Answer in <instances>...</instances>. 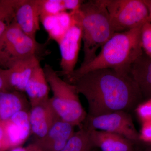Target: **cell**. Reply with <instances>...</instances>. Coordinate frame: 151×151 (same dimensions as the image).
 Wrapping results in <instances>:
<instances>
[{
    "mask_svg": "<svg viewBox=\"0 0 151 151\" xmlns=\"http://www.w3.org/2000/svg\"><path fill=\"white\" fill-rule=\"evenodd\" d=\"M67 82L86 98L87 116L90 117L127 112L137 105L142 96L130 73L110 68L90 71Z\"/></svg>",
    "mask_w": 151,
    "mask_h": 151,
    "instance_id": "6da1fadb",
    "label": "cell"
},
{
    "mask_svg": "<svg viewBox=\"0 0 151 151\" xmlns=\"http://www.w3.org/2000/svg\"><path fill=\"white\" fill-rule=\"evenodd\" d=\"M142 27L115 33L101 47L100 53L93 60L65 76V80L70 81L90 71L105 68L130 73L133 63L143 54Z\"/></svg>",
    "mask_w": 151,
    "mask_h": 151,
    "instance_id": "7a4b0ae2",
    "label": "cell"
},
{
    "mask_svg": "<svg viewBox=\"0 0 151 151\" xmlns=\"http://www.w3.org/2000/svg\"><path fill=\"white\" fill-rule=\"evenodd\" d=\"M72 12L82 28L84 59L80 66H83L95 58L97 50L115 33L104 0L84 2L78 10Z\"/></svg>",
    "mask_w": 151,
    "mask_h": 151,
    "instance_id": "3957f363",
    "label": "cell"
},
{
    "mask_svg": "<svg viewBox=\"0 0 151 151\" xmlns=\"http://www.w3.org/2000/svg\"><path fill=\"white\" fill-rule=\"evenodd\" d=\"M43 69L52 93L50 101L57 116L74 127L81 125L87 114L81 105L75 86L60 78L50 65L45 64Z\"/></svg>",
    "mask_w": 151,
    "mask_h": 151,
    "instance_id": "277c9868",
    "label": "cell"
},
{
    "mask_svg": "<svg viewBox=\"0 0 151 151\" xmlns=\"http://www.w3.org/2000/svg\"><path fill=\"white\" fill-rule=\"evenodd\" d=\"M115 33L124 32L151 22L142 0H104Z\"/></svg>",
    "mask_w": 151,
    "mask_h": 151,
    "instance_id": "5b68a950",
    "label": "cell"
},
{
    "mask_svg": "<svg viewBox=\"0 0 151 151\" xmlns=\"http://www.w3.org/2000/svg\"><path fill=\"white\" fill-rule=\"evenodd\" d=\"M40 48L35 38L24 32L14 21L0 38V65L7 69L19 60L37 56Z\"/></svg>",
    "mask_w": 151,
    "mask_h": 151,
    "instance_id": "8992f818",
    "label": "cell"
},
{
    "mask_svg": "<svg viewBox=\"0 0 151 151\" xmlns=\"http://www.w3.org/2000/svg\"><path fill=\"white\" fill-rule=\"evenodd\" d=\"M83 127L114 133L123 136L133 142L140 139L131 116L124 111H117L97 117L87 116Z\"/></svg>",
    "mask_w": 151,
    "mask_h": 151,
    "instance_id": "52a82bcc",
    "label": "cell"
},
{
    "mask_svg": "<svg viewBox=\"0 0 151 151\" xmlns=\"http://www.w3.org/2000/svg\"><path fill=\"white\" fill-rule=\"evenodd\" d=\"M70 13L73 16V23L58 43L61 55L60 73L65 76L70 75L75 70L82 41L81 24L75 14Z\"/></svg>",
    "mask_w": 151,
    "mask_h": 151,
    "instance_id": "ba28073f",
    "label": "cell"
},
{
    "mask_svg": "<svg viewBox=\"0 0 151 151\" xmlns=\"http://www.w3.org/2000/svg\"><path fill=\"white\" fill-rule=\"evenodd\" d=\"M40 21L39 0H16L14 22L24 32L35 38Z\"/></svg>",
    "mask_w": 151,
    "mask_h": 151,
    "instance_id": "9c48e42d",
    "label": "cell"
},
{
    "mask_svg": "<svg viewBox=\"0 0 151 151\" xmlns=\"http://www.w3.org/2000/svg\"><path fill=\"white\" fill-rule=\"evenodd\" d=\"M73 125L59 119L52 125L46 134L34 142L42 151H60L74 132Z\"/></svg>",
    "mask_w": 151,
    "mask_h": 151,
    "instance_id": "30bf717a",
    "label": "cell"
},
{
    "mask_svg": "<svg viewBox=\"0 0 151 151\" xmlns=\"http://www.w3.org/2000/svg\"><path fill=\"white\" fill-rule=\"evenodd\" d=\"M31 133L36 139L43 137L52 125L60 119L52 106L50 99L31 107L29 112Z\"/></svg>",
    "mask_w": 151,
    "mask_h": 151,
    "instance_id": "8fae6325",
    "label": "cell"
},
{
    "mask_svg": "<svg viewBox=\"0 0 151 151\" xmlns=\"http://www.w3.org/2000/svg\"><path fill=\"white\" fill-rule=\"evenodd\" d=\"M40 65L37 55H32L19 60L7 69L12 90L24 92L29 80L36 68Z\"/></svg>",
    "mask_w": 151,
    "mask_h": 151,
    "instance_id": "7c38bea8",
    "label": "cell"
},
{
    "mask_svg": "<svg viewBox=\"0 0 151 151\" xmlns=\"http://www.w3.org/2000/svg\"><path fill=\"white\" fill-rule=\"evenodd\" d=\"M31 105L24 92L15 90L0 92V122L9 121L19 111H29Z\"/></svg>",
    "mask_w": 151,
    "mask_h": 151,
    "instance_id": "4fadbf2b",
    "label": "cell"
},
{
    "mask_svg": "<svg viewBox=\"0 0 151 151\" xmlns=\"http://www.w3.org/2000/svg\"><path fill=\"white\" fill-rule=\"evenodd\" d=\"M88 131L94 147L102 151H133L134 142L123 136L105 131Z\"/></svg>",
    "mask_w": 151,
    "mask_h": 151,
    "instance_id": "5bb4252c",
    "label": "cell"
},
{
    "mask_svg": "<svg viewBox=\"0 0 151 151\" xmlns=\"http://www.w3.org/2000/svg\"><path fill=\"white\" fill-rule=\"evenodd\" d=\"M50 89L43 68L40 65L35 70L25 89L31 107L49 100Z\"/></svg>",
    "mask_w": 151,
    "mask_h": 151,
    "instance_id": "9a60e30c",
    "label": "cell"
},
{
    "mask_svg": "<svg viewBox=\"0 0 151 151\" xmlns=\"http://www.w3.org/2000/svg\"><path fill=\"white\" fill-rule=\"evenodd\" d=\"M130 74L142 95L151 99V58L141 55L132 65Z\"/></svg>",
    "mask_w": 151,
    "mask_h": 151,
    "instance_id": "2e32d148",
    "label": "cell"
},
{
    "mask_svg": "<svg viewBox=\"0 0 151 151\" xmlns=\"http://www.w3.org/2000/svg\"><path fill=\"white\" fill-rule=\"evenodd\" d=\"M94 147L89 131L81 127L73 136L60 151H93Z\"/></svg>",
    "mask_w": 151,
    "mask_h": 151,
    "instance_id": "e0dca14e",
    "label": "cell"
},
{
    "mask_svg": "<svg viewBox=\"0 0 151 151\" xmlns=\"http://www.w3.org/2000/svg\"><path fill=\"white\" fill-rule=\"evenodd\" d=\"M16 0H0V38L14 21Z\"/></svg>",
    "mask_w": 151,
    "mask_h": 151,
    "instance_id": "ac0fdd59",
    "label": "cell"
},
{
    "mask_svg": "<svg viewBox=\"0 0 151 151\" xmlns=\"http://www.w3.org/2000/svg\"><path fill=\"white\" fill-rule=\"evenodd\" d=\"M29 112L24 111H19L10 119L17 127L24 142L31 133Z\"/></svg>",
    "mask_w": 151,
    "mask_h": 151,
    "instance_id": "d6986e66",
    "label": "cell"
},
{
    "mask_svg": "<svg viewBox=\"0 0 151 151\" xmlns=\"http://www.w3.org/2000/svg\"><path fill=\"white\" fill-rule=\"evenodd\" d=\"M40 17L55 16L63 12L64 9L63 0H39Z\"/></svg>",
    "mask_w": 151,
    "mask_h": 151,
    "instance_id": "ffe728a7",
    "label": "cell"
},
{
    "mask_svg": "<svg viewBox=\"0 0 151 151\" xmlns=\"http://www.w3.org/2000/svg\"><path fill=\"white\" fill-rule=\"evenodd\" d=\"M136 112L143 123L151 122V99L138 105Z\"/></svg>",
    "mask_w": 151,
    "mask_h": 151,
    "instance_id": "44dd1931",
    "label": "cell"
},
{
    "mask_svg": "<svg viewBox=\"0 0 151 151\" xmlns=\"http://www.w3.org/2000/svg\"><path fill=\"white\" fill-rule=\"evenodd\" d=\"M11 150L6 134L5 122H0V151H10Z\"/></svg>",
    "mask_w": 151,
    "mask_h": 151,
    "instance_id": "7402d4cb",
    "label": "cell"
},
{
    "mask_svg": "<svg viewBox=\"0 0 151 151\" xmlns=\"http://www.w3.org/2000/svg\"><path fill=\"white\" fill-rule=\"evenodd\" d=\"M12 90L9 79L8 69L0 68V92Z\"/></svg>",
    "mask_w": 151,
    "mask_h": 151,
    "instance_id": "603a6c76",
    "label": "cell"
},
{
    "mask_svg": "<svg viewBox=\"0 0 151 151\" xmlns=\"http://www.w3.org/2000/svg\"><path fill=\"white\" fill-rule=\"evenodd\" d=\"M139 137L140 139L151 143V122L143 123Z\"/></svg>",
    "mask_w": 151,
    "mask_h": 151,
    "instance_id": "cb8c5ba5",
    "label": "cell"
},
{
    "mask_svg": "<svg viewBox=\"0 0 151 151\" xmlns=\"http://www.w3.org/2000/svg\"><path fill=\"white\" fill-rule=\"evenodd\" d=\"M63 1L65 11H69L70 12L78 10L84 2L80 0H63Z\"/></svg>",
    "mask_w": 151,
    "mask_h": 151,
    "instance_id": "d4e9b609",
    "label": "cell"
},
{
    "mask_svg": "<svg viewBox=\"0 0 151 151\" xmlns=\"http://www.w3.org/2000/svg\"><path fill=\"white\" fill-rule=\"evenodd\" d=\"M10 151H42L35 143L30 144L26 147H22L21 146L16 147L12 149Z\"/></svg>",
    "mask_w": 151,
    "mask_h": 151,
    "instance_id": "484cf974",
    "label": "cell"
},
{
    "mask_svg": "<svg viewBox=\"0 0 151 151\" xmlns=\"http://www.w3.org/2000/svg\"><path fill=\"white\" fill-rule=\"evenodd\" d=\"M141 43L142 49L145 52L147 55L151 58V37L142 41Z\"/></svg>",
    "mask_w": 151,
    "mask_h": 151,
    "instance_id": "4316f807",
    "label": "cell"
},
{
    "mask_svg": "<svg viewBox=\"0 0 151 151\" xmlns=\"http://www.w3.org/2000/svg\"><path fill=\"white\" fill-rule=\"evenodd\" d=\"M143 1L147 7L148 9L150 18L151 21V0H145V1L144 0Z\"/></svg>",
    "mask_w": 151,
    "mask_h": 151,
    "instance_id": "83f0119b",
    "label": "cell"
},
{
    "mask_svg": "<svg viewBox=\"0 0 151 151\" xmlns=\"http://www.w3.org/2000/svg\"><path fill=\"white\" fill-rule=\"evenodd\" d=\"M150 151H151V150H150Z\"/></svg>",
    "mask_w": 151,
    "mask_h": 151,
    "instance_id": "f1b7e54d",
    "label": "cell"
}]
</instances>
